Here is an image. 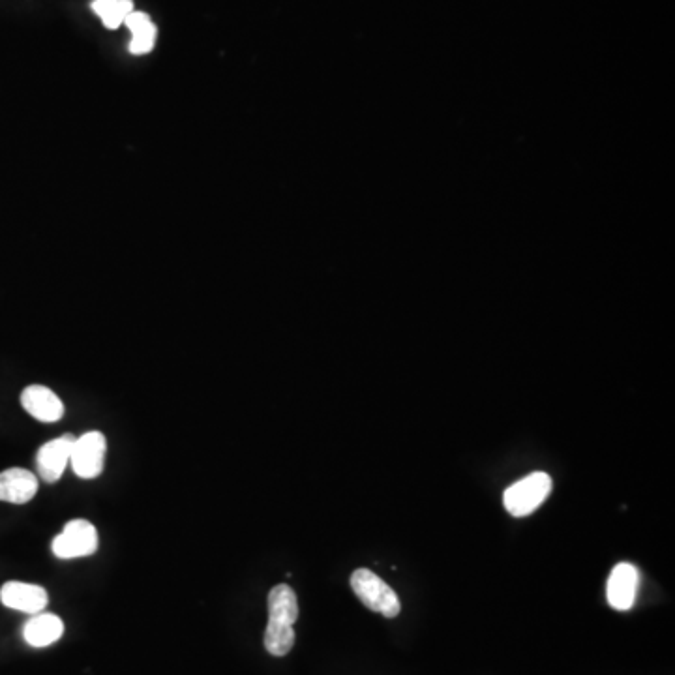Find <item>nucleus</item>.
Instances as JSON below:
<instances>
[{
	"instance_id": "obj_10",
	"label": "nucleus",
	"mask_w": 675,
	"mask_h": 675,
	"mask_svg": "<svg viewBox=\"0 0 675 675\" xmlns=\"http://www.w3.org/2000/svg\"><path fill=\"white\" fill-rule=\"evenodd\" d=\"M38 477L23 467H12L0 473V501L25 505L38 494Z\"/></svg>"
},
{
	"instance_id": "obj_5",
	"label": "nucleus",
	"mask_w": 675,
	"mask_h": 675,
	"mask_svg": "<svg viewBox=\"0 0 675 675\" xmlns=\"http://www.w3.org/2000/svg\"><path fill=\"white\" fill-rule=\"evenodd\" d=\"M107 441L102 432H87L75 437L70 467L79 479H98L104 471Z\"/></svg>"
},
{
	"instance_id": "obj_4",
	"label": "nucleus",
	"mask_w": 675,
	"mask_h": 675,
	"mask_svg": "<svg viewBox=\"0 0 675 675\" xmlns=\"http://www.w3.org/2000/svg\"><path fill=\"white\" fill-rule=\"evenodd\" d=\"M98 529L89 520H72L51 542V550L59 559L87 557L98 550Z\"/></svg>"
},
{
	"instance_id": "obj_2",
	"label": "nucleus",
	"mask_w": 675,
	"mask_h": 675,
	"mask_svg": "<svg viewBox=\"0 0 675 675\" xmlns=\"http://www.w3.org/2000/svg\"><path fill=\"white\" fill-rule=\"evenodd\" d=\"M351 589L359 597L360 602L375 614L392 619L402 612V604L394 589L372 570H355L351 574Z\"/></svg>"
},
{
	"instance_id": "obj_9",
	"label": "nucleus",
	"mask_w": 675,
	"mask_h": 675,
	"mask_svg": "<svg viewBox=\"0 0 675 675\" xmlns=\"http://www.w3.org/2000/svg\"><path fill=\"white\" fill-rule=\"evenodd\" d=\"M21 405L40 422H57L64 417L66 407L62 404L59 396L44 385H30L21 392Z\"/></svg>"
},
{
	"instance_id": "obj_8",
	"label": "nucleus",
	"mask_w": 675,
	"mask_h": 675,
	"mask_svg": "<svg viewBox=\"0 0 675 675\" xmlns=\"http://www.w3.org/2000/svg\"><path fill=\"white\" fill-rule=\"evenodd\" d=\"M638 580H640V574H638V569L634 565H630V563L615 565L608 582H606L608 604L619 612L630 610L634 600H636Z\"/></svg>"
},
{
	"instance_id": "obj_1",
	"label": "nucleus",
	"mask_w": 675,
	"mask_h": 675,
	"mask_svg": "<svg viewBox=\"0 0 675 675\" xmlns=\"http://www.w3.org/2000/svg\"><path fill=\"white\" fill-rule=\"evenodd\" d=\"M299 619L297 593L289 585H274L269 593V623L265 649L274 657H285L295 645L293 625Z\"/></svg>"
},
{
	"instance_id": "obj_3",
	"label": "nucleus",
	"mask_w": 675,
	"mask_h": 675,
	"mask_svg": "<svg viewBox=\"0 0 675 675\" xmlns=\"http://www.w3.org/2000/svg\"><path fill=\"white\" fill-rule=\"evenodd\" d=\"M552 492V479L546 473H531L514 482L503 494V503L509 514L522 518L539 509Z\"/></svg>"
},
{
	"instance_id": "obj_13",
	"label": "nucleus",
	"mask_w": 675,
	"mask_h": 675,
	"mask_svg": "<svg viewBox=\"0 0 675 675\" xmlns=\"http://www.w3.org/2000/svg\"><path fill=\"white\" fill-rule=\"evenodd\" d=\"M92 12L102 19L105 29L117 30L134 12V0H94Z\"/></svg>"
},
{
	"instance_id": "obj_11",
	"label": "nucleus",
	"mask_w": 675,
	"mask_h": 675,
	"mask_svg": "<svg viewBox=\"0 0 675 675\" xmlns=\"http://www.w3.org/2000/svg\"><path fill=\"white\" fill-rule=\"evenodd\" d=\"M64 634V623L59 615L34 614L23 627V638L30 647H49V645L59 642Z\"/></svg>"
},
{
	"instance_id": "obj_7",
	"label": "nucleus",
	"mask_w": 675,
	"mask_h": 675,
	"mask_svg": "<svg viewBox=\"0 0 675 675\" xmlns=\"http://www.w3.org/2000/svg\"><path fill=\"white\" fill-rule=\"evenodd\" d=\"M0 602L23 614H40L44 612L49 595L42 585L27 584V582H6L0 587Z\"/></svg>"
},
{
	"instance_id": "obj_12",
	"label": "nucleus",
	"mask_w": 675,
	"mask_h": 675,
	"mask_svg": "<svg viewBox=\"0 0 675 675\" xmlns=\"http://www.w3.org/2000/svg\"><path fill=\"white\" fill-rule=\"evenodd\" d=\"M124 25L132 32V40H130V45H128V49H130L132 55H147V53H150L154 49L158 29H156V25L150 19L149 14L134 10L132 14L126 17Z\"/></svg>"
},
{
	"instance_id": "obj_6",
	"label": "nucleus",
	"mask_w": 675,
	"mask_h": 675,
	"mask_svg": "<svg viewBox=\"0 0 675 675\" xmlns=\"http://www.w3.org/2000/svg\"><path fill=\"white\" fill-rule=\"evenodd\" d=\"M75 435L64 434L47 441L36 454V467L40 479L53 484L64 475L66 467L70 465L72 449H74Z\"/></svg>"
}]
</instances>
